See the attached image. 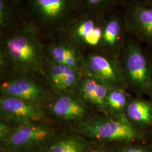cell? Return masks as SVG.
Instances as JSON below:
<instances>
[{
  "mask_svg": "<svg viewBox=\"0 0 152 152\" xmlns=\"http://www.w3.org/2000/svg\"><path fill=\"white\" fill-rule=\"evenodd\" d=\"M23 22L21 0H0V33L14 29Z\"/></svg>",
  "mask_w": 152,
  "mask_h": 152,
  "instance_id": "cell-17",
  "label": "cell"
},
{
  "mask_svg": "<svg viewBox=\"0 0 152 152\" xmlns=\"http://www.w3.org/2000/svg\"><path fill=\"white\" fill-rule=\"evenodd\" d=\"M56 139L54 129L42 122L15 126L1 144L7 152H37Z\"/></svg>",
  "mask_w": 152,
  "mask_h": 152,
  "instance_id": "cell-7",
  "label": "cell"
},
{
  "mask_svg": "<svg viewBox=\"0 0 152 152\" xmlns=\"http://www.w3.org/2000/svg\"><path fill=\"white\" fill-rule=\"evenodd\" d=\"M120 59L129 91L151 97L152 72L145 45L129 33Z\"/></svg>",
  "mask_w": 152,
  "mask_h": 152,
  "instance_id": "cell-4",
  "label": "cell"
},
{
  "mask_svg": "<svg viewBox=\"0 0 152 152\" xmlns=\"http://www.w3.org/2000/svg\"><path fill=\"white\" fill-rule=\"evenodd\" d=\"M127 0H77L78 10L107 14L120 9Z\"/></svg>",
  "mask_w": 152,
  "mask_h": 152,
  "instance_id": "cell-20",
  "label": "cell"
},
{
  "mask_svg": "<svg viewBox=\"0 0 152 152\" xmlns=\"http://www.w3.org/2000/svg\"><path fill=\"white\" fill-rule=\"evenodd\" d=\"M15 126L3 120L0 122V140H4L8 136L11 134L12 131L15 128Z\"/></svg>",
  "mask_w": 152,
  "mask_h": 152,
  "instance_id": "cell-23",
  "label": "cell"
},
{
  "mask_svg": "<svg viewBox=\"0 0 152 152\" xmlns=\"http://www.w3.org/2000/svg\"><path fill=\"white\" fill-rule=\"evenodd\" d=\"M134 1L141 2V3H145V4L152 5V0H134Z\"/></svg>",
  "mask_w": 152,
  "mask_h": 152,
  "instance_id": "cell-25",
  "label": "cell"
},
{
  "mask_svg": "<svg viewBox=\"0 0 152 152\" xmlns=\"http://www.w3.org/2000/svg\"><path fill=\"white\" fill-rule=\"evenodd\" d=\"M2 96L16 98L33 103L42 102L46 96L44 88L29 78L16 76L1 86Z\"/></svg>",
  "mask_w": 152,
  "mask_h": 152,
  "instance_id": "cell-13",
  "label": "cell"
},
{
  "mask_svg": "<svg viewBox=\"0 0 152 152\" xmlns=\"http://www.w3.org/2000/svg\"><path fill=\"white\" fill-rule=\"evenodd\" d=\"M49 38L51 42L45 46L46 55L48 59L83 71L84 55L80 49L60 35Z\"/></svg>",
  "mask_w": 152,
  "mask_h": 152,
  "instance_id": "cell-11",
  "label": "cell"
},
{
  "mask_svg": "<svg viewBox=\"0 0 152 152\" xmlns=\"http://www.w3.org/2000/svg\"><path fill=\"white\" fill-rule=\"evenodd\" d=\"M107 14L78 10L58 34L81 50H100Z\"/></svg>",
  "mask_w": 152,
  "mask_h": 152,
  "instance_id": "cell-5",
  "label": "cell"
},
{
  "mask_svg": "<svg viewBox=\"0 0 152 152\" xmlns=\"http://www.w3.org/2000/svg\"><path fill=\"white\" fill-rule=\"evenodd\" d=\"M83 72L109 88L129 91L120 58L103 50L91 51L84 56Z\"/></svg>",
  "mask_w": 152,
  "mask_h": 152,
  "instance_id": "cell-6",
  "label": "cell"
},
{
  "mask_svg": "<svg viewBox=\"0 0 152 152\" xmlns=\"http://www.w3.org/2000/svg\"><path fill=\"white\" fill-rule=\"evenodd\" d=\"M50 110L56 118L63 121H83L87 110L83 102L68 93L59 94L52 104Z\"/></svg>",
  "mask_w": 152,
  "mask_h": 152,
  "instance_id": "cell-16",
  "label": "cell"
},
{
  "mask_svg": "<svg viewBox=\"0 0 152 152\" xmlns=\"http://www.w3.org/2000/svg\"><path fill=\"white\" fill-rule=\"evenodd\" d=\"M109 89L86 75L82 78L76 88L80 100L94 107L100 114H108L105 99Z\"/></svg>",
  "mask_w": 152,
  "mask_h": 152,
  "instance_id": "cell-15",
  "label": "cell"
},
{
  "mask_svg": "<svg viewBox=\"0 0 152 152\" xmlns=\"http://www.w3.org/2000/svg\"><path fill=\"white\" fill-rule=\"evenodd\" d=\"M134 95L122 88H110L105 99V108L109 115L118 116L125 112Z\"/></svg>",
  "mask_w": 152,
  "mask_h": 152,
  "instance_id": "cell-19",
  "label": "cell"
},
{
  "mask_svg": "<svg viewBox=\"0 0 152 152\" xmlns=\"http://www.w3.org/2000/svg\"><path fill=\"white\" fill-rule=\"evenodd\" d=\"M117 152H152V143L137 142L120 145Z\"/></svg>",
  "mask_w": 152,
  "mask_h": 152,
  "instance_id": "cell-21",
  "label": "cell"
},
{
  "mask_svg": "<svg viewBox=\"0 0 152 152\" xmlns=\"http://www.w3.org/2000/svg\"><path fill=\"white\" fill-rule=\"evenodd\" d=\"M121 9L128 33L144 45L152 43V5L127 0Z\"/></svg>",
  "mask_w": 152,
  "mask_h": 152,
  "instance_id": "cell-8",
  "label": "cell"
},
{
  "mask_svg": "<svg viewBox=\"0 0 152 152\" xmlns=\"http://www.w3.org/2000/svg\"><path fill=\"white\" fill-rule=\"evenodd\" d=\"M78 134L93 141L109 144L124 145L137 142H151L152 139L139 130L127 119L126 114L114 116L100 114L82 121L77 125Z\"/></svg>",
  "mask_w": 152,
  "mask_h": 152,
  "instance_id": "cell-2",
  "label": "cell"
},
{
  "mask_svg": "<svg viewBox=\"0 0 152 152\" xmlns=\"http://www.w3.org/2000/svg\"><path fill=\"white\" fill-rule=\"evenodd\" d=\"M43 38L34 25L23 22L14 29L1 33L0 58L22 74L45 76L46 55Z\"/></svg>",
  "mask_w": 152,
  "mask_h": 152,
  "instance_id": "cell-1",
  "label": "cell"
},
{
  "mask_svg": "<svg viewBox=\"0 0 152 152\" xmlns=\"http://www.w3.org/2000/svg\"><path fill=\"white\" fill-rule=\"evenodd\" d=\"M129 33L121 9L106 15L100 50L120 58Z\"/></svg>",
  "mask_w": 152,
  "mask_h": 152,
  "instance_id": "cell-10",
  "label": "cell"
},
{
  "mask_svg": "<svg viewBox=\"0 0 152 152\" xmlns=\"http://www.w3.org/2000/svg\"><path fill=\"white\" fill-rule=\"evenodd\" d=\"M0 115L1 120L15 126L42 122L46 120L39 104L10 97L1 98Z\"/></svg>",
  "mask_w": 152,
  "mask_h": 152,
  "instance_id": "cell-9",
  "label": "cell"
},
{
  "mask_svg": "<svg viewBox=\"0 0 152 152\" xmlns=\"http://www.w3.org/2000/svg\"><path fill=\"white\" fill-rule=\"evenodd\" d=\"M92 141L80 134L56 139L37 152H85Z\"/></svg>",
  "mask_w": 152,
  "mask_h": 152,
  "instance_id": "cell-18",
  "label": "cell"
},
{
  "mask_svg": "<svg viewBox=\"0 0 152 152\" xmlns=\"http://www.w3.org/2000/svg\"><path fill=\"white\" fill-rule=\"evenodd\" d=\"M145 47L147 55L148 56V59L150 62L152 72V43L145 45Z\"/></svg>",
  "mask_w": 152,
  "mask_h": 152,
  "instance_id": "cell-24",
  "label": "cell"
},
{
  "mask_svg": "<svg viewBox=\"0 0 152 152\" xmlns=\"http://www.w3.org/2000/svg\"><path fill=\"white\" fill-rule=\"evenodd\" d=\"M109 144L100 141H93L85 152H117L114 151Z\"/></svg>",
  "mask_w": 152,
  "mask_h": 152,
  "instance_id": "cell-22",
  "label": "cell"
},
{
  "mask_svg": "<svg viewBox=\"0 0 152 152\" xmlns=\"http://www.w3.org/2000/svg\"><path fill=\"white\" fill-rule=\"evenodd\" d=\"M149 98H150V99H151V100H152V96H151V97H149Z\"/></svg>",
  "mask_w": 152,
  "mask_h": 152,
  "instance_id": "cell-26",
  "label": "cell"
},
{
  "mask_svg": "<svg viewBox=\"0 0 152 152\" xmlns=\"http://www.w3.org/2000/svg\"><path fill=\"white\" fill-rule=\"evenodd\" d=\"M125 114L132 125L152 139V101L150 98L134 95Z\"/></svg>",
  "mask_w": 152,
  "mask_h": 152,
  "instance_id": "cell-14",
  "label": "cell"
},
{
  "mask_svg": "<svg viewBox=\"0 0 152 152\" xmlns=\"http://www.w3.org/2000/svg\"><path fill=\"white\" fill-rule=\"evenodd\" d=\"M83 74L82 71L55 63L46 57L45 76L53 90L59 94L76 89Z\"/></svg>",
  "mask_w": 152,
  "mask_h": 152,
  "instance_id": "cell-12",
  "label": "cell"
},
{
  "mask_svg": "<svg viewBox=\"0 0 152 152\" xmlns=\"http://www.w3.org/2000/svg\"><path fill=\"white\" fill-rule=\"evenodd\" d=\"M24 22L32 24L43 37L58 35L78 10L77 0H21Z\"/></svg>",
  "mask_w": 152,
  "mask_h": 152,
  "instance_id": "cell-3",
  "label": "cell"
}]
</instances>
